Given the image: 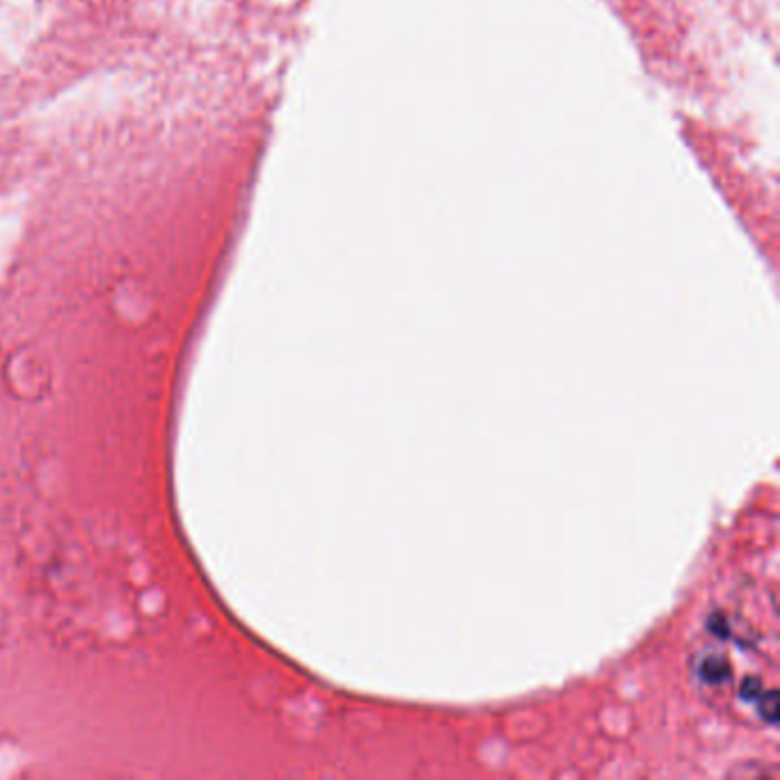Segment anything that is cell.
Listing matches in <instances>:
<instances>
[{"label": "cell", "instance_id": "6da1fadb", "mask_svg": "<svg viewBox=\"0 0 780 780\" xmlns=\"http://www.w3.org/2000/svg\"><path fill=\"white\" fill-rule=\"evenodd\" d=\"M693 673L698 682L708 689H721L730 682V666L723 655L719 652H700L693 661Z\"/></svg>", "mask_w": 780, "mask_h": 780}, {"label": "cell", "instance_id": "7a4b0ae2", "mask_svg": "<svg viewBox=\"0 0 780 780\" xmlns=\"http://www.w3.org/2000/svg\"><path fill=\"white\" fill-rule=\"evenodd\" d=\"M758 705V715L760 719L767 723V726H773L778 721V696H776V689H764L760 693V698L756 700Z\"/></svg>", "mask_w": 780, "mask_h": 780}]
</instances>
